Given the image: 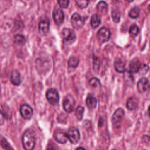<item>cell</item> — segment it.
Returning a JSON list of instances; mask_svg holds the SVG:
<instances>
[{"mask_svg":"<svg viewBox=\"0 0 150 150\" xmlns=\"http://www.w3.org/2000/svg\"><path fill=\"white\" fill-rule=\"evenodd\" d=\"M139 31V30L138 26L136 25H133L130 27L129 30V33L132 37H135L138 34Z\"/></svg>","mask_w":150,"mask_h":150,"instance_id":"obj_27","label":"cell"},{"mask_svg":"<svg viewBox=\"0 0 150 150\" xmlns=\"http://www.w3.org/2000/svg\"><path fill=\"white\" fill-rule=\"evenodd\" d=\"M148 71V66L146 64H141L139 67V69L138 70V72L141 73V74H145V73H146Z\"/></svg>","mask_w":150,"mask_h":150,"instance_id":"obj_31","label":"cell"},{"mask_svg":"<svg viewBox=\"0 0 150 150\" xmlns=\"http://www.w3.org/2000/svg\"><path fill=\"white\" fill-rule=\"evenodd\" d=\"M100 23H101L100 17L97 14L93 15L91 18V21H90L91 27L94 29L97 28L100 25Z\"/></svg>","mask_w":150,"mask_h":150,"instance_id":"obj_20","label":"cell"},{"mask_svg":"<svg viewBox=\"0 0 150 150\" xmlns=\"http://www.w3.org/2000/svg\"><path fill=\"white\" fill-rule=\"evenodd\" d=\"M66 137L67 139L71 142V143L74 144H77L80 138V135L79 131L77 128L75 127H70L67 132L66 133Z\"/></svg>","mask_w":150,"mask_h":150,"instance_id":"obj_3","label":"cell"},{"mask_svg":"<svg viewBox=\"0 0 150 150\" xmlns=\"http://www.w3.org/2000/svg\"><path fill=\"white\" fill-rule=\"evenodd\" d=\"M5 121V116L0 110V126L2 125Z\"/></svg>","mask_w":150,"mask_h":150,"instance_id":"obj_33","label":"cell"},{"mask_svg":"<svg viewBox=\"0 0 150 150\" xmlns=\"http://www.w3.org/2000/svg\"><path fill=\"white\" fill-rule=\"evenodd\" d=\"M83 113H84V107L82 106H79L76 109L75 115L77 118L79 120H81L83 117Z\"/></svg>","mask_w":150,"mask_h":150,"instance_id":"obj_26","label":"cell"},{"mask_svg":"<svg viewBox=\"0 0 150 150\" xmlns=\"http://www.w3.org/2000/svg\"><path fill=\"white\" fill-rule=\"evenodd\" d=\"M62 36L63 40L66 43L71 44L76 39V36L74 32L69 28H64L62 31Z\"/></svg>","mask_w":150,"mask_h":150,"instance_id":"obj_2","label":"cell"},{"mask_svg":"<svg viewBox=\"0 0 150 150\" xmlns=\"http://www.w3.org/2000/svg\"><path fill=\"white\" fill-rule=\"evenodd\" d=\"M46 150H56V149L53 146H52V145H50V146H48Z\"/></svg>","mask_w":150,"mask_h":150,"instance_id":"obj_34","label":"cell"},{"mask_svg":"<svg viewBox=\"0 0 150 150\" xmlns=\"http://www.w3.org/2000/svg\"><path fill=\"white\" fill-rule=\"evenodd\" d=\"M111 36V33L110 30L105 28L103 27L101 28L97 33V38L99 42L101 43H104L109 40Z\"/></svg>","mask_w":150,"mask_h":150,"instance_id":"obj_7","label":"cell"},{"mask_svg":"<svg viewBox=\"0 0 150 150\" xmlns=\"http://www.w3.org/2000/svg\"><path fill=\"white\" fill-rule=\"evenodd\" d=\"M86 104L88 108L90 109L94 108L97 105V100L96 97L91 94H89L86 99Z\"/></svg>","mask_w":150,"mask_h":150,"instance_id":"obj_19","label":"cell"},{"mask_svg":"<svg viewBox=\"0 0 150 150\" xmlns=\"http://www.w3.org/2000/svg\"><path fill=\"white\" fill-rule=\"evenodd\" d=\"M138 104V98L135 97H131L128 99L126 104V107L129 110H134L137 107Z\"/></svg>","mask_w":150,"mask_h":150,"instance_id":"obj_16","label":"cell"},{"mask_svg":"<svg viewBox=\"0 0 150 150\" xmlns=\"http://www.w3.org/2000/svg\"><path fill=\"white\" fill-rule=\"evenodd\" d=\"M139 9L137 6H134L129 12V16L132 19L137 18L139 15Z\"/></svg>","mask_w":150,"mask_h":150,"instance_id":"obj_24","label":"cell"},{"mask_svg":"<svg viewBox=\"0 0 150 150\" xmlns=\"http://www.w3.org/2000/svg\"><path fill=\"white\" fill-rule=\"evenodd\" d=\"M141 63L137 59H134L132 60L131 61L129 67V71L131 73H137L138 72V70L139 69V67L141 66Z\"/></svg>","mask_w":150,"mask_h":150,"instance_id":"obj_15","label":"cell"},{"mask_svg":"<svg viewBox=\"0 0 150 150\" xmlns=\"http://www.w3.org/2000/svg\"><path fill=\"white\" fill-rule=\"evenodd\" d=\"M22 144L25 150H33L35 146V137L32 131L27 129L22 137Z\"/></svg>","mask_w":150,"mask_h":150,"instance_id":"obj_1","label":"cell"},{"mask_svg":"<svg viewBox=\"0 0 150 150\" xmlns=\"http://www.w3.org/2000/svg\"><path fill=\"white\" fill-rule=\"evenodd\" d=\"M100 66V62L99 60V58L97 57L94 56L93 57V69L95 71H98L99 70Z\"/></svg>","mask_w":150,"mask_h":150,"instance_id":"obj_29","label":"cell"},{"mask_svg":"<svg viewBox=\"0 0 150 150\" xmlns=\"http://www.w3.org/2000/svg\"><path fill=\"white\" fill-rule=\"evenodd\" d=\"M60 6L62 8H66L69 6V0H57Z\"/></svg>","mask_w":150,"mask_h":150,"instance_id":"obj_32","label":"cell"},{"mask_svg":"<svg viewBox=\"0 0 150 150\" xmlns=\"http://www.w3.org/2000/svg\"><path fill=\"white\" fill-rule=\"evenodd\" d=\"M70 21L72 26L77 29L82 28L84 24V18L78 13H74L71 16Z\"/></svg>","mask_w":150,"mask_h":150,"instance_id":"obj_8","label":"cell"},{"mask_svg":"<svg viewBox=\"0 0 150 150\" xmlns=\"http://www.w3.org/2000/svg\"><path fill=\"white\" fill-rule=\"evenodd\" d=\"M77 5L81 8H86L89 3V0H75Z\"/></svg>","mask_w":150,"mask_h":150,"instance_id":"obj_28","label":"cell"},{"mask_svg":"<svg viewBox=\"0 0 150 150\" xmlns=\"http://www.w3.org/2000/svg\"><path fill=\"white\" fill-rule=\"evenodd\" d=\"M124 116V111L122 108H118L115 110L111 118V121L114 127L118 128L121 125Z\"/></svg>","mask_w":150,"mask_h":150,"instance_id":"obj_4","label":"cell"},{"mask_svg":"<svg viewBox=\"0 0 150 150\" xmlns=\"http://www.w3.org/2000/svg\"><path fill=\"white\" fill-rule=\"evenodd\" d=\"M114 66L115 70L120 73H123L125 71V63L121 59H116L114 61Z\"/></svg>","mask_w":150,"mask_h":150,"instance_id":"obj_14","label":"cell"},{"mask_svg":"<svg viewBox=\"0 0 150 150\" xmlns=\"http://www.w3.org/2000/svg\"><path fill=\"white\" fill-rule=\"evenodd\" d=\"M75 104L76 101L74 97L71 95L68 94L63 100V107L67 112L70 113L74 110Z\"/></svg>","mask_w":150,"mask_h":150,"instance_id":"obj_5","label":"cell"},{"mask_svg":"<svg viewBox=\"0 0 150 150\" xmlns=\"http://www.w3.org/2000/svg\"><path fill=\"white\" fill-rule=\"evenodd\" d=\"M149 80L146 77H142L139 80L137 83V87L138 91L141 93H145L149 88Z\"/></svg>","mask_w":150,"mask_h":150,"instance_id":"obj_12","label":"cell"},{"mask_svg":"<svg viewBox=\"0 0 150 150\" xmlns=\"http://www.w3.org/2000/svg\"><path fill=\"white\" fill-rule=\"evenodd\" d=\"M76 150H86V149L83 147H78Z\"/></svg>","mask_w":150,"mask_h":150,"instance_id":"obj_35","label":"cell"},{"mask_svg":"<svg viewBox=\"0 0 150 150\" xmlns=\"http://www.w3.org/2000/svg\"><path fill=\"white\" fill-rule=\"evenodd\" d=\"M97 150H103V149H97Z\"/></svg>","mask_w":150,"mask_h":150,"instance_id":"obj_37","label":"cell"},{"mask_svg":"<svg viewBox=\"0 0 150 150\" xmlns=\"http://www.w3.org/2000/svg\"><path fill=\"white\" fill-rule=\"evenodd\" d=\"M11 83L15 86H18L21 83V77L19 71L16 70H13L11 76Z\"/></svg>","mask_w":150,"mask_h":150,"instance_id":"obj_17","label":"cell"},{"mask_svg":"<svg viewBox=\"0 0 150 150\" xmlns=\"http://www.w3.org/2000/svg\"><path fill=\"white\" fill-rule=\"evenodd\" d=\"M14 41L18 45H23L26 42V39L22 35L17 34L14 36Z\"/></svg>","mask_w":150,"mask_h":150,"instance_id":"obj_25","label":"cell"},{"mask_svg":"<svg viewBox=\"0 0 150 150\" xmlns=\"http://www.w3.org/2000/svg\"><path fill=\"white\" fill-rule=\"evenodd\" d=\"M112 150H116V149H112Z\"/></svg>","mask_w":150,"mask_h":150,"instance_id":"obj_38","label":"cell"},{"mask_svg":"<svg viewBox=\"0 0 150 150\" xmlns=\"http://www.w3.org/2000/svg\"><path fill=\"white\" fill-rule=\"evenodd\" d=\"M49 30V21L47 18H42L39 23V31L42 35H46Z\"/></svg>","mask_w":150,"mask_h":150,"instance_id":"obj_10","label":"cell"},{"mask_svg":"<svg viewBox=\"0 0 150 150\" xmlns=\"http://www.w3.org/2000/svg\"><path fill=\"white\" fill-rule=\"evenodd\" d=\"M97 11L101 14H106L108 11V4L103 1H100L97 5Z\"/></svg>","mask_w":150,"mask_h":150,"instance_id":"obj_18","label":"cell"},{"mask_svg":"<svg viewBox=\"0 0 150 150\" xmlns=\"http://www.w3.org/2000/svg\"><path fill=\"white\" fill-rule=\"evenodd\" d=\"M111 16H112V20L114 22L118 23L120 22L121 15H120V12L118 9H112L111 12Z\"/></svg>","mask_w":150,"mask_h":150,"instance_id":"obj_23","label":"cell"},{"mask_svg":"<svg viewBox=\"0 0 150 150\" xmlns=\"http://www.w3.org/2000/svg\"><path fill=\"white\" fill-rule=\"evenodd\" d=\"M79 63V59L76 56H71L68 60V66L71 68H76Z\"/></svg>","mask_w":150,"mask_h":150,"instance_id":"obj_22","label":"cell"},{"mask_svg":"<svg viewBox=\"0 0 150 150\" xmlns=\"http://www.w3.org/2000/svg\"><path fill=\"white\" fill-rule=\"evenodd\" d=\"M54 138L56 140L60 143V144H64L66 142L67 138L66 135V132H63L62 130H57L54 133Z\"/></svg>","mask_w":150,"mask_h":150,"instance_id":"obj_13","label":"cell"},{"mask_svg":"<svg viewBox=\"0 0 150 150\" xmlns=\"http://www.w3.org/2000/svg\"><path fill=\"white\" fill-rule=\"evenodd\" d=\"M33 112L32 107L28 104H23L20 107L21 115L25 119H30L32 117Z\"/></svg>","mask_w":150,"mask_h":150,"instance_id":"obj_9","label":"cell"},{"mask_svg":"<svg viewBox=\"0 0 150 150\" xmlns=\"http://www.w3.org/2000/svg\"><path fill=\"white\" fill-rule=\"evenodd\" d=\"M0 145L4 150H14L6 139L2 135H0Z\"/></svg>","mask_w":150,"mask_h":150,"instance_id":"obj_21","label":"cell"},{"mask_svg":"<svg viewBox=\"0 0 150 150\" xmlns=\"http://www.w3.org/2000/svg\"><path fill=\"white\" fill-rule=\"evenodd\" d=\"M89 84L93 87H97L100 85V82L98 79L93 77L89 80Z\"/></svg>","mask_w":150,"mask_h":150,"instance_id":"obj_30","label":"cell"},{"mask_svg":"<svg viewBox=\"0 0 150 150\" xmlns=\"http://www.w3.org/2000/svg\"><path fill=\"white\" fill-rule=\"evenodd\" d=\"M53 18L54 22L57 25H61L63 22L64 19V15L63 11L59 8L54 9L53 12Z\"/></svg>","mask_w":150,"mask_h":150,"instance_id":"obj_11","label":"cell"},{"mask_svg":"<svg viewBox=\"0 0 150 150\" xmlns=\"http://www.w3.org/2000/svg\"><path fill=\"white\" fill-rule=\"evenodd\" d=\"M46 98L49 103L52 105H56L59 101V95L54 88H49L46 92Z\"/></svg>","mask_w":150,"mask_h":150,"instance_id":"obj_6","label":"cell"},{"mask_svg":"<svg viewBox=\"0 0 150 150\" xmlns=\"http://www.w3.org/2000/svg\"><path fill=\"white\" fill-rule=\"evenodd\" d=\"M127 1H128V2H132L134 0H126Z\"/></svg>","mask_w":150,"mask_h":150,"instance_id":"obj_36","label":"cell"}]
</instances>
